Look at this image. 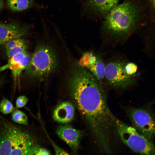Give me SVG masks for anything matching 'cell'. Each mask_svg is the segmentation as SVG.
Returning a JSON list of instances; mask_svg holds the SVG:
<instances>
[{
    "label": "cell",
    "instance_id": "6da1fadb",
    "mask_svg": "<svg viewBox=\"0 0 155 155\" xmlns=\"http://www.w3.org/2000/svg\"><path fill=\"white\" fill-rule=\"evenodd\" d=\"M70 93L77 108L102 152L111 150L110 135L115 117L108 106L104 91L92 74L80 69L71 75Z\"/></svg>",
    "mask_w": 155,
    "mask_h": 155
},
{
    "label": "cell",
    "instance_id": "7a4b0ae2",
    "mask_svg": "<svg viewBox=\"0 0 155 155\" xmlns=\"http://www.w3.org/2000/svg\"><path fill=\"white\" fill-rule=\"evenodd\" d=\"M155 11L147 0H121L100 21L106 38L125 40L146 28H155Z\"/></svg>",
    "mask_w": 155,
    "mask_h": 155
},
{
    "label": "cell",
    "instance_id": "3957f363",
    "mask_svg": "<svg viewBox=\"0 0 155 155\" xmlns=\"http://www.w3.org/2000/svg\"><path fill=\"white\" fill-rule=\"evenodd\" d=\"M38 129L16 123L0 113V155H44Z\"/></svg>",
    "mask_w": 155,
    "mask_h": 155
},
{
    "label": "cell",
    "instance_id": "277c9868",
    "mask_svg": "<svg viewBox=\"0 0 155 155\" xmlns=\"http://www.w3.org/2000/svg\"><path fill=\"white\" fill-rule=\"evenodd\" d=\"M58 62L57 56L54 50L46 44L39 43L25 69L24 77L29 79H43L54 72Z\"/></svg>",
    "mask_w": 155,
    "mask_h": 155
},
{
    "label": "cell",
    "instance_id": "5b68a950",
    "mask_svg": "<svg viewBox=\"0 0 155 155\" xmlns=\"http://www.w3.org/2000/svg\"><path fill=\"white\" fill-rule=\"evenodd\" d=\"M114 127L121 140L134 152L145 155H154L153 143L139 132L115 117Z\"/></svg>",
    "mask_w": 155,
    "mask_h": 155
},
{
    "label": "cell",
    "instance_id": "8992f818",
    "mask_svg": "<svg viewBox=\"0 0 155 155\" xmlns=\"http://www.w3.org/2000/svg\"><path fill=\"white\" fill-rule=\"evenodd\" d=\"M121 0H79L81 19L100 22Z\"/></svg>",
    "mask_w": 155,
    "mask_h": 155
},
{
    "label": "cell",
    "instance_id": "52a82bcc",
    "mask_svg": "<svg viewBox=\"0 0 155 155\" xmlns=\"http://www.w3.org/2000/svg\"><path fill=\"white\" fill-rule=\"evenodd\" d=\"M125 64L118 61L110 62L105 65V77L113 87L123 88L134 84V75H129L126 73L125 68Z\"/></svg>",
    "mask_w": 155,
    "mask_h": 155
},
{
    "label": "cell",
    "instance_id": "ba28073f",
    "mask_svg": "<svg viewBox=\"0 0 155 155\" xmlns=\"http://www.w3.org/2000/svg\"><path fill=\"white\" fill-rule=\"evenodd\" d=\"M128 114L133 127L151 141L154 135L155 127L154 121L150 112L144 108H133Z\"/></svg>",
    "mask_w": 155,
    "mask_h": 155
},
{
    "label": "cell",
    "instance_id": "9c48e42d",
    "mask_svg": "<svg viewBox=\"0 0 155 155\" xmlns=\"http://www.w3.org/2000/svg\"><path fill=\"white\" fill-rule=\"evenodd\" d=\"M34 24H20L13 22H0V46L13 39L21 37L28 34Z\"/></svg>",
    "mask_w": 155,
    "mask_h": 155
},
{
    "label": "cell",
    "instance_id": "30bf717a",
    "mask_svg": "<svg viewBox=\"0 0 155 155\" xmlns=\"http://www.w3.org/2000/svg\"><path fill=\"white\" fill-rule=\"evenodd\" d=\"M32 56L26 51L9 58L7 63L0 67V72L7 69H10L16 83L22 71L29 65Z\"/></svg>",
    "mask_w": 155,
    "mask_h": 155
},
{
    "label": "cell",
    "instance_id": "8fae6325",
    "mask_svg": "<svg viewBox=\"0 0 155 155\" xmlns=\"http://www.w3.org/2000/svg\"><path fill=\"white\" fill-rule=\"evenodd\" d=\"M78 63L80 66L89 70L98 80H102L105 77V65L100 57L93 53H84Z\"/></svg>",
    "mask_w": 155,
    "mask_h": 155
},
{
    "label": "cell",
    "instance_id": "7c38bea8",
    "mask_svg": "<svg viewBox=\"0 0 155 155\" xmlns=\"http://www.w3.org/2000/svg\"><path fill=\"white\" fill-rule=\"evenodd\" d=\"M58 136L70 147L73 153H76L80 144L82 132L69 125H60L56 129Z\"/></svg>",
    "mask_w": 155,
    "mask_h": 155
},
{
    "label": "cell",
    "instance_id": "4fadbf2b",
    "mask_svg": "<svg viewBox=\"0 0 155 155\" xmlns=\"http://www.w3.org/2000/svg\"><path fill=\"white\" fill-rule=\"evenodd\" d=\"M75 114L73 105L70 102L65 101L59 104L55 109L53 117L57 122L65 124L73 120Z\"/></svg>",
    "mask_w": 155,
    "mask_h": 155
},
{
    "label": "cell",
    "instance_id": "5bb4252c",
    "mask_svg": "<svg viewBox=\"0 0 155 155\" xmlns=\"http://www.w3.org/2000/svg\"><path fill=\"white\" fill-rule=\"evenodd\" d=\"M6 4L14 11H21L31 8L39 10L45 8L44 5L38 3L36 0H6Z\"/></svg>",
    "mask_w": 155,
    "mask_h": 155
},
{
    "label": "cell",
    "instance_id": "9a60e30c",
    "mask_svg": "<svg viewBox=\"0 0 155 155\" xmlns=\"http://www.w3.org/2000/svg\"><path fill=\"white\" fill-rule=\"evenodd\" d=\"M11 118L12 120L16 123L26 125L29 124L27 116L20 110L15 109L12 113Z\"/></svg>",
    "mask_w": 155,
    "mask_h": 155
},
{
    "label": "cell",
    "instance_id": "2e32d148",
    "mask_svg": "<svg viewBox=\"0 0 155 155\" xmlns=\"http://www.w3.org/2000/svg\"><path fill=\"white\" fill-rule=\"evenodd\" d=\"M15 110L11 102L7 98L3 97L0 102V113L7 115L12 113Z\"/></svg>",
    "mask_w": 155,
    "mask_h": 155
},
{
    "label": "cell",
    "instance_id": "e0dca14e",
    "mask_svg": "<svg viewBox=\"0 0 155 155\" xmlns=\"http://www.w3.org/2000/svg\"><path fill=\"white\" fill-rule=\"evenodd\" d=\"M27 44L26 40L20 37L11 40L6 42L4 45L5 49Z\"/></svg>",
    "mask_w": 155,
    "mask_h": 155
},
{
    "label": "cell",
    "instance_id": "ac0fdd59",
    "mask_svg": "<svg viewBox=\"0 0 155 155\" xmlns=\"http://www.w3.org/2000/svg\"><path fill=\"white\" fill-rule=\"evenodd\" d=\"M27 47L28 45L27 44L10 49H5L6 55L9 58L17 54L27 51Z\"/></svg>",
    "mask_w": 155,
    "mask_h": 155
},
{
    "label": "cell",
    "instance_id": "d6986e66",
    "mask_svg": "<svg viewBox=\"0 0 155 155\" xmlns=\"http://www.w3.org/2000/svg\"><path fill=\"white\" fill-rule=\"evenodd\" d=\"M125 68L126 73L130 75H134L137 69V65L132 62L126 63Z\"/></svg>",
    "mask_w": 155,
    "mask_h": 155
},
{
    "label": "cell",
    "instance_id": "ffe728a7",
    "mask_svg": "<svg viewBox=\"0 0 155 155\" xmlns=\"http://www.w3.org/2000/svg\"><path fill=\"white\" fill-rule=\"evenodd\" d=\"M28 99L24 95L18 97L16 102V107L19 108L24 106L27 103Z\"/></svg>",
    "mask_w": 155,
    "mask_h": 155
},
{
    "label": "cell",
    "instance_id": "44dd1931",
    "mask_svg": "<svg viewBox=\"0 0 155 155\" xmlns=\"http://www.w3.org/2000/svg\"><path fill=\"white\" fill-rule=\"evenodd\" d=\"M53 146L54 149L55 153L57 155H67L69 154L57 146L55 144H53Z\"/></svg>",
    "mask_w": 155,
    "mask_h": 155
},
{
    "label": "cell",
    "instance_id": "7402d4cb",
    "mask_svg": "<svg viewBox=\"0 0 155 155\" xmlns=\"http://www.w3.org/2000/svg\"><path fill=\"white\" fill-rule=\"evenodd\" d=\"M150 5L152 7H155V0H147Z\"/></svg>",
    "mask_w": 155,
    "mask_h": 155
},
{
    "label": "cell",
    "instance_id": "603a6c76",
    "mask_svg": "<svg viewBox=\"0 0 155 155\" xmlns=\"http://www.w3.org/2000/svg\"><path fill=\"white\" fill-rule=\"evenodd\" d=\"M5 82V80L3 77L1 78L0 79V88L3 86Z\"/></svg>",
    "mask_w": 155,
    "mask_h": 155
},
{
    "label": "cell",
    "instance_id": "cb8c5ba5",
    "mask_svg": "<svg viewBox=\"0 0 155 155\" xmlns=\"http://www.w3.org/2000/svg\"><path fill=\"white\" fill-rule=\"evenodd\" d=\"M4 4L3 0H0V13L3 8Z\"/></svg>",
    "mask_w": 155,
    "mask_h": 155
}]
</instances>
